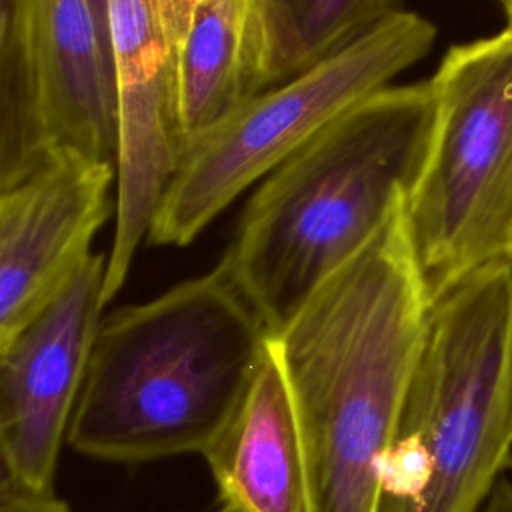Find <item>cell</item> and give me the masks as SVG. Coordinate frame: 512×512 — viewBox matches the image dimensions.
I'll return each instance as SVG.
<instances>
[{
  "label": "cell",
  "mask_w": 512,
  "mask_h": 512,
  "mask_svg": "<svg viewBox=\"0 0 512 512\" xmlns=\"http://www.w3.org/2000/svg\"><path fill=\"white\" fill-rule=\"evenodd\" d=\"M404 200L272 334L296 406L312 512H376L380 466L432 306Z\"/></svg>",
  "instance_id": "1"
},
{
  "label": "cell",
  "mask_w": 512,
  "mask_h": 512,
  "mask_svg": "<svg viewBox=\"0 0 512 512\" xmlns=\"http://www.w3.org/2000/svg\"><path fill=\"white\" fill-rule=\"evenodd\" d=\"M272 334L220 264L102 320L68 444L144 464L204 454L244 398Z\"/></svg>",
  "instance_id": "2"
},
{
  "label": "cell",
  "mask_w": 512,
  "mask_h": 512,
  "mask_svg": "<svg viewBox=\"0 0 512 512\" xmlns=\"http://www.w3.org/2000/svg\"><path fill=\"white\" fill-rule=\"evenodd\" d=\"M432 106L430 80L390 84L326 126L250 196L222 262L270 334L364 250L402 202Z\"/></svg>",
  "instance_id": "3"
},
{
  "label": "cell",
  "mask_w": 512,
  "mask_h": 512,
  "mask_svg": "<svg viewBox=\"0 0 512 512\" xmlns=\"http://www.w3.org/2000/svg\"><path fill=\"white\" fill-rule=\"evenodd\" d=\"M512 460V262L430 306L376 512H478Z\"/></svg>",
  "instance_id": "4"
},
{
  "label": "cell",
  "mask_w": 512,
  "mask_h": 512,
  "mask_svg": "<svg viewBox=\"0 0 512 512\" xmlns=\"http://www.w3.org/2000/svg\"><path fill=\"white\" fill-rule=\"evenodd\" d=\"M428 80L432 120L404 206L434 302L512 262V24L450 46Z\"/></svg>",
  "instance_id": "5"
},
{
  "label": "cell",
  "mask_w": 512,
  "mask_h": 512,
  "mask_svg": "<svg viewBox=\"0 0 512 512\" xmlns=\"http://www.w3.org/2000/svg\"><path fill=\"white\" fill-rule=\"evenodd\" d=\"M434 38L428 18L398 8L330 56L250 98L188 148L154 214L148 242H192L240 192L422 60Z\"/></svg>",
  "instance_id": "6"
},
{
  "label": "cell",
  "mask_w": 512,
  "mask_h": 512,
  "mask_svg": "<svg viewBox=\"0 0 512 512\" xmlns=\"http://www.w3.org/2000/svg\"><path fill=\"white\" fill-rule=\"evenodd\" d=\"M194 4L196 0H108L118 178L104 304L124 286L186 152L176 64Z\"/></svg>",
  "instance_id": "7"
},
{
  "label": "cell",
  "mask_w": 512,
  "mask_h": 512,
  "mask_svg": "<svg viewBox=\"0 0 512 512\" xmlns=\"http://www.w3.org/2000/svg\"><path fill=\"white\" fill-rule=\"evenodd\" d=\"M0 118L54 150L116 162L108 36L90 0H0Z\"/></svg>",
  "instance_id": "8"
},
{
  "label": "cell",
  "mask_w": 512,
  "mask_h": 512,
  "mask_svg": "<svg viewBox=\"0 0 512 512\" xmlns=\"http://www.w3.org/2000/svg\"><path fill=\"white\" fill-rule=\"evenodd\" d=\"M108 254L92 252L54 298L0 346L2 476L52 490L60 450L102 324Z\"/></svg>",
  "instance_id": "9"
},
{
  "label": "cell",
  "mask_w": 512,
  "mask_h": 512,
  "mask_svg": "<svg viewBox=\"0 0 512 512\" xmlns=\"http://www.w3.org/2000/svg\"><path fill=\"white\" fill-rule=\"evenodd\" d=\"M116 178V162L62 148L0 188V346L92 254V238L116 210Z\"/></svg>",
  "instance_id": "10"
},
{
  "label": "cell",
  "mask_w": 512,
  "mask_h": 512,
  "mask_svg": "<svg viewBox=\"0 0 512 512\" xmlns=\"http://www.w3.org/2000/svg\"><path fill=\"white\" fill-rule=\"evenodd\" d=\"M202 456L220 512H312L296 406L272 338L236 412Z\"/></svg>",
  "instance_id": "11"
},
{
  "label": "cell",
  "mask_w": 512,
  "mask_h": 512,
  "mask_svg": "<svg viewBox=\"0 0 512 512\" xmlns=\"http://www.w3.org/2000/svg\"><path fill=\"white\" fill-rule=\"evenodd\" d=\"M254 24L256 0H196L176 64L186 152L258 94Z\"/></svg>",
  "instance_id": "12"
},
{
  "label": "cell",
  "mask_w": 512,
  "mask_h": 512,
  "mask_svg": "<svg viewBox=\"0 0 512 512\" xmlns=\"http://www.w3.org/2000/svg\"><path fill=\"white\" fill-rule=\"evenodd\" d=\"M394 10L396 0H256L258 94L330 56Z\"/></svg>",
  "instance_id": "13"
},
{
  "label": "cell",
  "mask_w": 512,
  "mask_h": 512,
  "mask_svg": "<svg viewBox=\"0 0 512 512\" xmlns=\"http://www.w3.org/2000/svg\"><path fill=\"white\" fill-rule=\"evenodd\" d=\"M0 512H70L52 490H30L2 476Z\"/></svg>",
  "instance_id": "14"
},
{
  "label": "cell",
  "mask_w": 512,
  "mask_h": 512,
  "mask_svg": "<svg viewBox=\"0 0 512 512\" xmlns=\"http://www.w3.org/2000/svg\"><path fill=\"white\" fill-rule=\"evenodd\" d=\"M478 512H512V476L504 474Z\"/></svg>",
  "instance_id": "15"
},
{
  "label": "cell",
  "mask_w": 512,
  "mask_h": 512,
  "mask_svg": "<svg viewBox=\"0 0 512 512\" xmlns=\"http://www.w3.org/2000/svg\"><path fill=\"white\" fill-rule=\"evenodd\" d=\"M492 2H496L506 12L508 20H512V0H492Z\"/></svg>",
  "instance_id": "16"
},
{
  "label": "cell",
  "mask_w": 512,
  "mask_h": 512,
  "mask_svg": "<svg viewBox=\"0 0 512 512\" xmlns=\"http://www.w3.org/2000/svg\"><path fill=\"white\" fill-rule=\"evenodd\" d=\"M508 24H512V20H508Z\"/></svg>",
  "instance_id": "17"
}]
</instances>
